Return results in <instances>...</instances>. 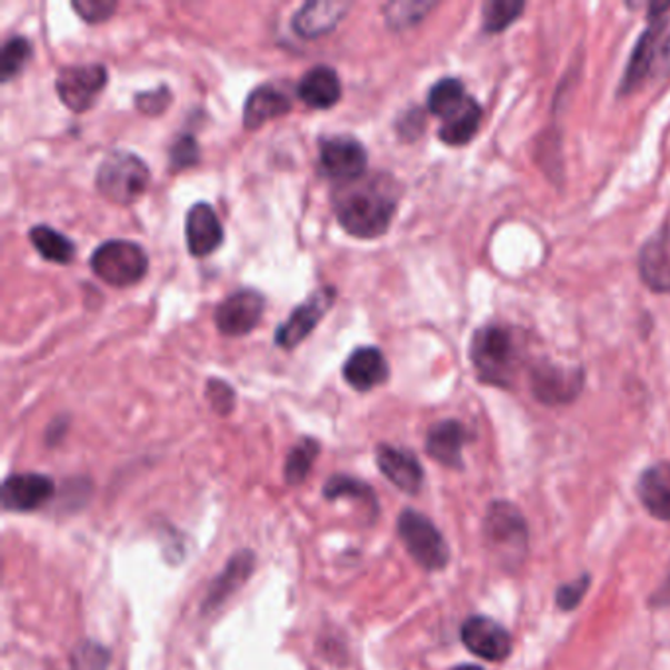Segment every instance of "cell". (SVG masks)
<instances>
[{
	"label": "cell",
	"instance_id": "6da1fadb",
	"mask_svg": "<svg viewBox=\"0 0 670 670\" xmlns=\"http://www.w3.org/2000/svg\"><path fill=\"white\" fill-rule=\"evenodd\" d=\"M399 187L390 176H368L339 186L332 196L340 227L354 238L382 237L398 211Z\"/></svg>",
	"mask_w": 670,
	"mask_h": 670
},
{
	"label": "cell",
	"instance_id": "7a4b0ae2",
	"mask_svg": "<svg viewBox=\"0 0 670 670\" xmlns=\"http://www.w3.org/2000/svg\"><path fill=\"white\" fill-rule=\"evenodd\" d=\"M470 360L478 380L498 388H509L521 362L511 329L501 324H486L478 329L470 342Z\"/></svg>",
	"mask_w": 670,
	"mask_h": 670
},
{
	"label": "cell",
	"instance_id": "3957f363",
	"mask_svg": "<svg viewBox=\"0 0 670 670\" xmlns=\"http://www.w3.org/2000/svg\"><path fill=\"white\" fill-rule=\"evenodd\" d=\"M150 186V170L137 153L112 152L97 171V189L111 203L132 204Z\"/></svg>",
	"mask_w": 670,
	"mask_h": 670
},
{
	"label": "cell",
	"instance_id": "277c9868",
	"mask_svg": "<svg viewBox=\"0 0 670 670\" xmlns=\"http://www.w3.org/2000/svg\"><path fill=\"white\" fill-rule=\"evenodd\" d=\"M91 270L99 280L112 288H128L148 273L144 248L130 240H109L91 256Z\"/></svg>",
	"mask_w": 670,
	"mask_h": 670
},
{
	"label": "cell",
	"instance_id": "5b68a950",
	"mask_svg": "<svg viewBox=\"0 0 670 670\" xmlns=\"http://www.w3.org/2000/svg\"><path fill=\"white\" fill-rule=\"evenodd\" d=\"M398 531L409 554L424 570H441L449 564V544L433 521L416 509H406L398 519Z\"/></svg>",
	"mask_w": 670,
	"mask_h": 670
},
{
	"label": "cell",
	"instance_id": "8992f818",
	"mask_svg": "<svg viewBox=\"0 0 670 670\" xmlns=\"http://www.w3.org/2000/svg\"><path fill=\"white\" fill-rule=\"evenodd\" d=\"M484 533L496 557L511 569L523 559L527 551L526 519L521 518L518 508H513L511 503L496 501L490 506L486 513Z\"/></svg>",
	"mask_w": 670,
	"mask_h": 670
},
{
	"label": "cell",
	"instance_id": "52a82bcc",
	"mask_svg": "<svg viewBox=\"0 0 670 670\" xmlns=\"http://www.w3.org/2000/svg\"><path fill=\"white\" fill-rule=\"evenodd\" d=\"M107 81L109 73L99 63L68 66L58 71L56 91L69 111L81 114L93 107L97 97L107 87Z\"/></svg>",
	"mask_w": 670,
	"mask_h": 670
},
{
	"label": "cell",
	"instance_id": "ba28073f",
	"mask_svg": "<svg viewBox=\"0 0 670 670\" xmlns=\"http://www.w3.org/2000/svg\"><path fill=\"white\" fill-rule=\"evenodd\" d=\"M529 386L534 398L544 406H567L572 403L584 388V372L580 368L539 362L531 368Z\"/></svg>",
	"mask_w": 670,
	"mask_h": 670
},
{
	"label": "cell",
	"instance_id": "9c48e42d",
	"mask_svg": "<svg viewBox=\"0 0 670 670\" xmlns=\"http://www.w3.org/2000/svg\"><path fill=\"white\" fill-rule=\"evenodd\" d=\"M319 150V163L327 178L339 181L340 186L364 178L368 153L357 138H324Z\"/></svg>",
	"mask_w": 670,
	"mask_h": 670
},
{
	"label": "cell",
	"instance_id": "30bf717a",
	"mask_svg": "<svg viewBox=\"0 0 670 670\" xmlns=\"http://www.w3.org/2000/svg\"><path fill=\"white\" fill-rule=\"evenodd\" d=\"M266 298L256 289H238L214 311V324L224 337H244L262 321Z\"/></svg>",
	"mask_w": 670,
	"mask_h": 670
},
{
	"label": "cell",
	"instance_id": "8fae6325",
	"mask_svg": "<svg viewBox=\"0 0 670 670\" xmlns=\"http://www.w3.org/2000/svg\"><path fill=\"white\" fill-rule=\"evenodd\" d=\"M334 299H337V289L331 286L314 291L303 306L293 309V313L286 323L278 327L276 337H273L276 344L286 350L301 344L314 331V327L323 321L327 311L334 306Z\"/></svg>",
	"mask_w": 670,
	"mask_h": 670
},
{
	"label": "cell",
	"instance_id": "7c38bea8",
	"mask_svg": "<svg viewBox=\"0 0 670 670\" xmlns=\"http://www.w3.org/2000/svg\"><path fill=\"white\" fill-rule=\"evenodd\" d=\"M460 637L468 651L486 661H503L511 653V636L508 629L484 616H474L464 621Z\"/></svg>",
	"mask_w": 670,
	"mask_h": 670
},
{
	"label": "cell",
	"instance_id": "4fadbf2b",
	"mask_svg": "<svg viewBox=\"0 0 670 670\" xmlns=\"http://www.w3.org/2000/svg\"><path fill=\"white\" fill-rule=\"evenodd\" d=\"M56 493V484L50 476L26 472L12 474L2 484V508L7 511H34L42 508L46 501L51 500Z\"/></svg>",
	"mask_w": 670,
	"mask_h": 670
},
{
	"label": "cell",
	"instance_id": "5bb4252c",
	"mask_svg": "<svg viewBox=\"0 0 670 670\" xmlns=\"http://www.w3.org/2000/svg\"><path fill=\"white\" fill-rule=\"evenodd\" d=\"M186 238L187 248L196 258L211 256L221 247L224 229L211 204L199 201L189 209L186 219Z\"/></svg>",
	"mask_w": 670,
	"mask_h": 670
},
{
	"label": "cell",
	"instance_id": "9a60e30c",
	"mask_svg": "<svg viewBox=\"0 0 670 670\" xmlns=\"http://www.w3.org/2000/svg\"><path fill=\"white\" fill-rule=\"evenodd\" d=\"M376 462L380 472L401 492L417 493L421 490L424 480L423 467L411 450L380 444L376 450Z\"/></svg>",
	"mask_w": 670,
	"mask_h": 670
},
{
	"label": "cell",
	"instance_id": "2e32d148",
	"mask_svg": "<svg viewBox=\"0 0 670 670\" xmlns=\"http://www.w3.org/2000/svg\"><path fill=\"white\" fill-rule=\"evenodd\" d=\"M342 376L352 390L366 393L388 382L390 366L380 348L360 347L347 358L342 366Z\"/></svg>",
	"mask_w": 670,
	"mask_h": 670
},
{
	"label": "cell",
	"instance_id": "e0dca14e",
	"mask_svg": "<svg viewBox=\"0 0 670 670\" xmlns=\"http://www.w3.org/2000/svg\"><path fill=\"white\" fill-rule=\"evenodd\" d=\"M669 22V18L664 14H657V9L651 7V26L647 28L643 36L639 38L633 56L629 60L628 69H626V76L621 81V93L628 94L641 86L646 81L649 71L653 68L654 53L661 42L662 30Z\"/></svg>",
	"mask_w": 670,
	"mask_h": 670
},
{
	"label": "cell",
	"instance_id": "ac0fdd59",
	"mask_svg": "<svg viewBox=\"0 0 670 670\" xmlns=\"http://www.w3.org/2000/svg\"><path fill=\"white\" fill-rule=\"evenodd\" d=\"M348 10H350V2H339V0L307 2L291 20L293 32L306 40L331 34L332 30L339 26L340 20L347 17Z\"/></svg>",
	"mask_w": 670,
	"mask_h": 670
},
{
	"label": "cell",
	"instance_id": "d6986e66",
	"mask_svg": "<svg viewBox=\"0 0 670 670\" xmlns=\"http://www.w3.org/2000/svg\"><path fill=\"white\" fill-rule=\"evenodd\" d=\"M467 441L464 424L454 419H447L429 429L424 449L427 454L442 467L462 468V449Z\"/></svg>",
	"mask_w": 670,
	"mask_h": 670
},
{
	"label": "cell",
	"instance_id": "ffe728a7",
	"mask_svg": "<svg viewBox=\"0 0 670 670\" xmlns=\"http://www.w3.org/2000/svg\"><path fill=\"white\" fill-rule=\"evenodd\" d=\"M298 97L309 109H317V111L332 109L342 97V86L337 71L327 66L309 69L299 81Z\"/></svg>",
	"mask_w": 670,
	"mask_h": 670
},
{
	"label": "cell",
	"instance_id": "44dd1931",
	"mask_svg": "<svg viewBox=\"0 0 670 670\" xmlns=\"http://www.w3.org/2000/svg\"><path fill=\"white\" fill-rule=\"evenodd\" d=\"M291 107H293L291 97L281 87L268 86V83L256 87L244 102V127L248 130H258L266 122L288 114Z\"/></svg>",
	"mask_w": 670,
	"mask_h": 670
},
{
	"label": "cell",
	"instance_id": "7402d4cb",
	"mask_svg": "<svg viewBox=\"0 0 670 670\" xmlns=\"http://www.w3.org/2000/svg\"><path fill=\"white\" fill-rule=\"evenodd\" d=\"M637 493L653 518L670 521V462L647 468L639 478Z\"/></svg>",
	"mask_w": 670,
	"mask_h": 670
},
{
	"label": "cell",
	"instance_id": "603a6c76",
	"mask_svg": "<svg viewBox=\"0 0 670 670\" xmlns=\"http://www.w3.org/2000/svg\"><path fill=\"white\" fill-rule=\"evenodd\" d=\"M254 552L240 551L230 559L229 564L224 567L221 574L214 578L207 598L203 602V611H211L219 608L227 598H229L237 588L244 584L252 570H254Z\"/></svg>",
	"mask_w": 670,
	"mask_h": 670
},
{
	"label": "cell",
	"instance_id": "cb8c5ba5",
	"mask_svg": "<svg viewBox=\"0 0 670 670\" xmlns=\"http://www.w3.org/2000/svg\"><path fill=\"white\" fill-rule=\"evenodd\" d=\"M639 272L647 288L657 293H670L669 237L651 238L639 254Z\"/></svg>",
	"mask_w": 670,
	"mask_h": 670
},
{
	"label": "cell",
	"instance_id": "d4e9b609",
	"mask_svg": "<svg viewBox=\"0 0 670 670\" xmlns=\"http://www.w3.org/2000/svg\"><path fill=\"white\" fill-rule=\"evenodd\" d=\"M480 122H482V107L470 97L460 111L454 112L449 119L442 120L439 138L449 146L468 144L478 134Z\"/></svg>",
	"mask_w": 670,
	"mask_h": 670
},
{
	"label": "cell",
	"instance_id": "484cf974",
	"mask_svg": "<svg viewBox=\"0 0 670 670\" xmlns=\"http://www.w3.org/2000/svg\"><path fill=\"white\" fill-rule=\"evenodd\" d=\"M468 97L467 87L454 77H444L439 83H434L433 89L429 91L427 99V109L434 117L447 120L454 112L460 111L467 104Z\"/></svg>",
	"mask_w": 670,
	"mask_h": 670
},
{
	"label": "cell",
	"instance_id": "4316f807",
	"mask_svg": "<svg viewBox=\"0 0 670 670\" xmlns=\"http://www.w3.org/2000/svg\"><path fill=\"white\" fill-rule=\"evenodd\" d=\"M30 242L38 250V254L42 256L48 262L61 263L68 266L76 258V244L73 240H69L66 234H61L58 230L50 229L38 224L30 230Z\"/></svg>",
	"mask_w": 670,
	"mask_h": 670
},
{
	"label": "cell",
	"instance_id": "83f0119b",
	"mask_svg": "<svg viewBox=\"0 0 670 670\" xmlns=\"http://www.w3.org/2000/svg\"><path fill=\"white\" fill-rule=\"evenodd\" d=\"M319 457V442L306 437L289 450L286 467H283V476L286 482L291 486L301 484L306 480L307 474L311 472L314 459Z\"/></svg>",
	"mask_w": 670,
	"mask_h": 670
},
{
	"label": "cell",
	"instance_id": "f1b7e54d",
	"mask_svg": "<svg viewBox=\"0 0 670 670\" xmlns=\"http://www.w3.org/2000/svg\"><path fill=\"white\" fill-rule=\"evenodd\" d=\"M523 10H526V2L521 0H488L482 7L484 32L500 34L518 20Z\"/></svg>",
	"mask_w": 670,
	"mask_h": 670
},
{
	"label": "cell",
	"instance_id": "f546056e",
	"mask_svg": "<svg viewBox=\"0 0 670 670\" xmlns=\"http://www.w3.org/2000/svg\"><path fill=\"white\" fill-rule=\"evenodd\" d=\"M327 500H339V498H354V500H370L376 503L372 488L350 476L337 474L327 480L323 488Z\"/></svg>",
	"mask_w": 670,
	"mask_h": 670
},
{
	"label": "cell",
	"instance_id": "4dcf8cb0",
	"mask_svg": "<svg viewBox=\"0 0 670 670\" xmlns=\"http://www.w3.org/2000/svg\"><path fill=\"white\" fill-rule=\"evenodd\" d=\"M111 651L97 641H81L71 654V670H107Z\"/></svg>",
	"mask_w": 670,
	"mask_h": 670
},
{
	"label": "cell",
	"instance_id": "1f68e13d",
	"mask_svg": "<svg viewBox=\"0 0 670 670\" xmlns=\"http://www.w3.org/2000/svg\"><path fill=\"white\" fill-rule=\"evenodd\" d=\"M32 58V46L24 36H14L2 48V81H10Z\"/></svg>",
	"mask_w": 670,
	"mask_h": 670
},
{
	"label": "cell",
	"instance_id": "d6a6232c",
	"mask_svg": "<svg viewBox=\"0 0 670 670\" xmlns=\"http://www.w3.org/2000/svg\"><path fill=\"white\" fill-rule=\"evenodd\" d=\"M433 2H396L386 9V18L391 28H408L423 20L429 10H433Z\"/></svg>",
	"mask_w": 670,
	"mask_h": 670
},
{
	"label": "cell",
	"instance_id": "836d02e7",
	"mask_svg": "<svg viewBox=\"0 0 670 670\" xmlns=\"http://www.w3.org/2000/svg\"><path fill=\"white\" fill-rule=\"evenodd\" d=\"M199 156H201V152H199L196 138L183 134L171 146V168L178 171L193 168L199 162Z\"/></svg>",
	"mask_w": 670,
	"mask_h": 670
},
{
	"label": "cell",
	"instance_id": "e575fe53",
	"mask_svg": "<svg viewBox=\"0 0 670 670\" xmlns=\"http://www.w3.org/2000/svg\"><path fill=\"white\" fill-rule=\"evenodd\" d=\"M171 91L168 87L162 86L153 91H144V93H138L134 97V104H137L138 111L148 117H158L163 114L166 109L171 104Z\"/></svg>",
	"mask_w": 670,
	"mask_h": 670
},
{
	"label": "cell",
	"instance_id": "d590c367",
	"mask_svg": "<svg viewBox=\"0 0 670 670\" xmlns=\"http://www.w3.org/2000/svg\"><path fill=\"white\" fill-rule=\"evenodd\" d=\"M117 7L119 4L111 0H79L71 4V9L76 10L77 14L89 24H99V22L109 20L114 14Z\"/></svg>",
	"mask_w": 670,
	"mask_h": 670
},
{
	"label": "cell",
	"instance_id": "8d00e7d4",
	"mask_svg": "<svg viewBox=\"0 0 670 670\" xmlns=\"http://www.w3.org/2000/svg\"><path fill=\"white\" fill-rule=\"evenodd\" d=\"M207 396H209L212 409L221 416H229L232 408H234V391H232L229 383L211 380L207 386Z\"/></svg>",
	"mask_w": 670,
	"mask_h": 670
},
{
	"label": "cell",
	"instance_id": "74e56055",
	"mask_svg": "<svg viewBox=\"0 0 670 670\" xmlns=\"http://www.w3.org/2000/svg\"><path fill=\"white\" fill-rule=\"evenodd\" d=\"M588 586H590V577L588 574L572 580L569 584L560 586L559 592H557V603H559L562 610L577 608L580 600L584 598Z\"/></svg>",
	"mask_w": 670,
	"mask_h": 670
},
{
	"label": "cell",
	"instance_id": "f35d334b",
	"mask_svg": "<svg viewBox=\"0 0 670 670\" xmlns=\"http://www.w3.org/2000/svg\"><path fill=\"white\" fill-rule=\"evenodd\" d=\"M454 670H484L480 669V667H474V664H462V667H457Z\"/></svg>",
	"mask_w": 670,
	"mask_h": 670
}]
</instances>
